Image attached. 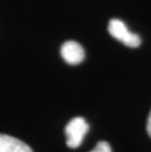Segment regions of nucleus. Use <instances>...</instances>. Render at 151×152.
Instances as JSON below:
<instances>
[{
	"label": "nucleus",
	"instance_id": "nucleus-1",
	"mask_svg": "<svg viewBox=\"0 0 151 152\" xmlns=\"http://www.w3.org/2000/svg\"><path fill=\"white\" fill-rule=\"evenodd\" d=\"M88 124L82 117L72 119L66 126L65 134L67 137V145L70 148H78L88 132Z\"/></svg>",
	"mask_w": 151,
	"mask_h": 152
},
{
	"label": "nucleus",
	"instance_id": "nucleus-2",
	"mask_svg": "<svg viewBox=\"0 0 151 152\" xmlns=\"http://www.w3.org/2000/svg\"><path fill=\"white\" fill-rule=\"evenodd\" d=\"M108 31L114 38L128 47H139L141 43L139 35L131 33L127 26L118 19H113L109 22Z\"/></svg>",
	"mask_w": 151,
	"mask_h": 152
},
{
	"label": "nucleus",
	"instance_id": "nucleus-3",
	"mask_svg": "<svg viewBox=\"0 0 151 152\" xmlns=\"http://www.w3.org/2000/svg\"><path fill=\"white\" fill-rule=\"evenodd\" d=\"M61 56L70 65H77L85 59V50L80 43L70 40L61 47Z\"/></svg>",
	"mask_w": 151,
	"mask_h": 152
},
{
	"label": "nucleus",
	"instance_id": "nucleus-4",
	"mask_svg": "<svg viewBox=\"0 0 151 152\" xmlns=\"http://www.w3.org/2000/svg\"><path fill=\"white\" fill-rule=\"evenodd\" d=\"M0 152H33V150L24 141L0 134Z\"/></svg>",
	"mask_w": 151,
	"mask_h": 152
},
{
	"label": "nucleus",
	"instance_id": "nucleus-5",
	"mask_svg": "<svg viewBox=\"0 0 151 152\" xmlns=\"http://www.w3.org/2000/svg\"><path fill=\"white\" fill-rule=\"evenodd\" d=\"M90 152H112V149L108 142L99 141L97 145H96Z\"/></svg>",
	"mask_w": 151,
	"mask_h": 152
},
{
	"label": "nucleus",
	"instance_id": "nucleus-6",
	"mask_svg": "<svg viewBox=\"0 0 151 152\" xmlns=\"http://www.w3.org/2000/svg\"><path fill=\"white\" fill-rule=\"evenodd\" d=\"M146 129H147V132H148L149 137H151V111H150V114H149L148 120H147V126H146Z\"/></svg>",
	"mask_w": 151,
	"mask_h": 152
}]
</instances>
